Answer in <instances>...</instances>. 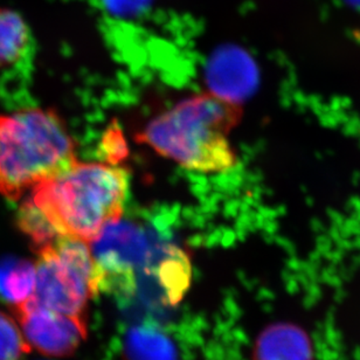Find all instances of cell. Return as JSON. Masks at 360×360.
<instances>
[{"label":"cell","mask_w":360,"mask_h":360,"mask_svg":"<svg viewBox=\"0 0 360 360\" xmlns=\"http://www.w3.org/2000/svg\"><path fill=\"white\" fill-rule=\"evenodd\" d=\"M128 174L108 164L81 163L35 185L18 222L35 250L59 238L91 243L104 226L121 219Z\"/></svg>","instance_id":"obj_1"},{"label":"cell","mask_w":360,"mask_h":360,"mask_svg":"<svg viewBox=\"0 0 360 360\" xmlns=\"http://www.w3.org/2000/svg\"><path fill=\"white\" fill-rule=\"evenodd\" d=\"M241 117L239 104L201 94L153 120L139 139L190 170L222 172L236 167L229 135Z\"/></svg>","instance_id":"obj_2"},{"label":"cell","mask_w":360,"mask_h":360,"mask_svg":"<svg viewBox=\"0 0 360 360\" xmlns=\"http://www.w3.org/2000/svg\"><path fill=\"white\" fill-rule=\"evenodd\" d=\"M75 143L59 115L26 108L0 115V194L17 201L77 163Z\"/></svg>","instance_id":"obj_3"},{"label":"cell","mask_w":360,"mask_h":360,"mask_svg":"<svg viewBox=\"0 0 360 360\" xmlns=\"http://www.w3.org/2000/svg\"><path fill=\"white\" fill-rule=\"evenodd\" d=\"M35 252L38 261L34 264V289L18 305L84 317L90 298L100 292V276L89 243L59 238Z\"/></svg>","instance_id":"obj_4"},{"label":"cell","mask_w":360,"mask_h":360,"mask_svg":"<svg viewBox=\"0 0 360 360\" xmlns=\"http://www.w3.org/2000/svg\"><path fill=\"white\" fill-rule=\"evenodd\" d=\"M90 252L100 276L101 291L131 294L137 278L160 255V247L134 222L114 220L104 226L89 243Z\"/></svg>","instance_id":"obj_5"},{"label":"cell","mask_w":360,"mask_h":360,"mask_svg":"<svg viewBox=\"0 0 360 360\" xmlns=\"http://www.w3.org/2000/svg\"><path fill=\"white\" fill-rule=\"evenodd\" d=\"M30 349L49 357H67L87 337L84 317L63 315L31 305L14 307Z\"/></svg>","instance_id":"obj_6"},{"label":"cell","mask_w":360,"mask_h":360,"mask_svg":"<svg viewBox=\"0 0 360 360\" xmlns=\"http://www.w3.org/2000/svg\"><path fill=\"white\" fill-rule=\"evenodd\" d=\"M257 70L246 56L227 51L214 58L208 70L212 94L232 103L246 100L257 87Z\"/></svg>","instance_id":"obj_7"},{"label":"cell","mask_w":360,"mask_h":360,"mask_svg":"<svg viewBox=\"0 0 360 360\" xmlns=\"http://www.w3.org/2000/svg\"><path fill=\"white\" fill-rule=\"evenodd\" d=\"M143 273L155 283L160 301L171 307L178 304L190 288V259L177 247H163L155 262Z\"/></svg>","instance_id":"obj_8"},{"label":"cell","mask_w":360,"mask_h":360,"mask_svg":"<svg viewBox=\"0 0 360 360\" xmlns=\"http://www.w3.org/2000/svg\"><path fill=\"white\" fill-rule=\"evenodd\" d=\"M255 360H312L308 335L291 324H276L264 331L255 344Z\"/></svg>","instance_id":"obj_9"},{"label":"cell","mask_w":360,"mask_h":360,"mask_svg":"<svg viewBox=\"0 0 360 360\" xmlns=\"http://www.w3.org/2000/svg\"><path fill=\"white\" fill-rule=\"evenodd\" d=\"M31 49V32L15 12L0 10V68L12 67Z\"/></svg>","instance_id":"obj_10"},{"label":"cell","mask_w":360,"mask_h":360,"mask_svg":"<svg viewBox=\"0 0 360 360\" xmlns=\"http://www.w3.org/2000/svg\"><path fill=\"white\" fill-rule=\"evenodd\" d=\"M128 360H176L170 340L150 328H137L127 338Z\"/></svg>","instance_id":"obj_11"},{"label":"cell","mask_w":360,"mask_h":360,"mask_svg":"<svg viewBox=\"0 0 360 360\" xmlns=\"http://www.w3.org/2000/svg\"><path fill=\"white\" fill-rule=\"evenodd\" d=\"M34 264L17 261L0 266V294L13 307L26 301L34 289Z\"/></svg>","instance_id":"obj_12"},{"label":"cell","mask_w":360,"mask_h":360,"mask_svg":"<svg viewBox=\"0 0 360 360\" xmlns=\"http://www.w3.org/2000/svg\"><path fill=\"white\" fill-rule=\"evenodd\" d=\"M28 349L20 326L0 311V360H20Z\"/></svg>","instance_id":"obj_13"},{"label":"cell","mask_w":360,"mask_h":360,"mask_svg":"<svg viewBox=\"0 0 360 360\" xmlns=\"http://www.w3.org/2000/svg\"><path fill=\"white\" fill-rule=\"evenodd\" d=\"M102 143H103L102 146H103L104 157L111 164L117 163L128 155L127 144L117 127H112L108 130Z\"/></svg>","instance_id":"obj_14"},{"label":"cell","mask_w":360,"mask_h":360,"mask_svg":"<svg viewBox=\"0 0 360 360\" xmlns=\"http://www.w3.org/2000/svg\"><path fill=\"white\" fill-rule=\"evenodd\" d=\"M351 3L360 4V0H350Z\"/></svg>","instance_id":"obj_15"}]
</instances>
